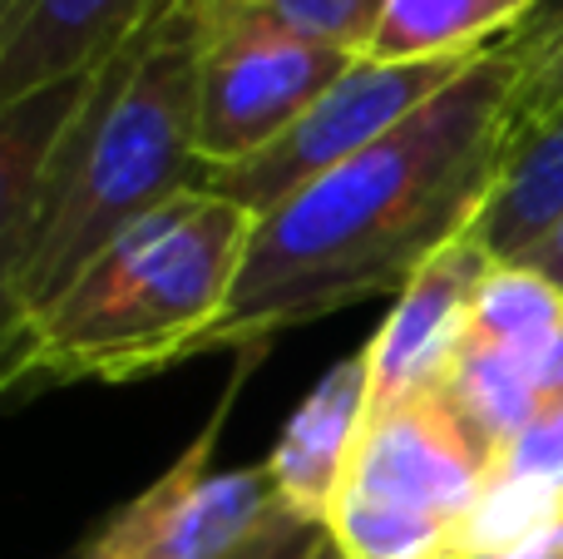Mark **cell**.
I'll return each mask as SVG.
<instances>
[{"label":"cell","instance_id":"cell-1","mask_svg":"<svg viewBox=\"0 0 563 559\" xmlns=\"http://www.w3.org/2000/svg\"><path fill=\"white\" fill-rule=\"evenodd\" d=\"M505 154L509 55L495 45L380 144L257 218L233 293L194 357L247 352L287 327L400 293L475 228Z\"/></svg>","mask_w":563,"mask_h":559},{"label":"cell","instance_id":"cell-2","mask_svg":"<svg viewBox=\"0 0 563 559\" xmlns=\"http://www.w3.org/2000/svg\"><path fill=\"white\" fill-rule=\"evenodd\" d=\"M0 114V332H10L45 313L124 228L203 188L194 0H178L89 79Z\"/></svg>","mask_w":563,"mask_h":559},{"label":"cell","instance_id":"cell-3","mask_svg":"<svg viewBox=\"0 0 563 559\" xmlns=\"http://www.w3.org/2000/svg\"><path fill=\"white\" fill-rule=\"evenodd\" d=\"M257 218L194 188L114 238L45 313L0 332V392L134 382L194 357L218 322Z\"/></svg>","mask_w":563,"mask_h":559},{"label":"cell","instance_id":"cell-4","mask_svg":"<svg viewBox=\"0 0 563 559\" xmlns=\"http://www.w3.org/2000/svg\"><path fill=\"white\" fill-rule=\"evenodd\" d=\"M489 481L495 461L440 386L400 396L371 406L327 535L346 559H470Z\"/></svg>","mask_w":563,"mask_h":559},{"label":"cell","instance_id":"cell-5","mask_svg":"<svg viewBox=\"0 0 563 559\" xmlns=\"http://www.w3.org/2000/svg\"><path fill=\"white\" fill-rule=\"evenodd\" d=\"M198 10V6H194ZM361 55L247 15H198V158L228 168L282 139Z\"/></svg>","mask_w":563,"mask_h":559},{"label":"cell","instance_id":"cell-6","mask_svg":"<svg viewBox=\"0 0 563 559\" xmlns=\"http://www.w3.org/2000/svg\"><path fill=\"white\" fill-rule=\"evenodd\" d=\"M470 59H366L361 55L297 124L282 139L263 149V154L243 158L228 168H208L203 188L228 204L247 208L253 218L273 213L277 204H287L297 188H307L311 178L331 174L336 164L366 154L371 144L400 129L416 109H426L435 95H445L470 65Z\"/></svg>","mask_w":563,"mask_h":559},{"label":"cell","instance_id":"cell-7","mask_svg":"<svg viewBox=\"0 0 563 559\" xmlns=\"http://www.w3.org/2000/svg\"><path fill=\"white\" fill-rule=\"evenodd\" d=\"M218 421L69 559H223L282 505L267 465H213Z\"/></svg>","mask_w":563,"mask_h":559},{"label":"cell","instance_id":"cell-8","mask_svg":"<svg viewBox=\"0 0 563 559\" xmlns=\"http://www.w3.org/2000/svg\"><path fill=\"white\" fill-rule=\"evenodd\" d=\"M174 6L178 0H0V109L89 79Z\"/></svg>","mask_w":563,"mask_h":559},{"label":"cell","instance_id":"cell-9","mask_svg":"<svg viewBox=\"0 0 563 559\" xmlns=\"http://www.w3.org/2000/svg\"><path fill=\"white\" fill-rule=\"evenodd\" d=\"M489 257L475 238H455L445 243L406 287L396 293V307L371 337L366 362H371V406L400 402L416 392H435L445 382L450 362H455L460 342H465L475 297L485 287Z\"/></svg>","mask_w":563,"mask_h":559},{"label":"cell","instance_id":"cell-10","mask_svg":"<svg viewBox=\"0 0 563 559\" xmlns=\"http://www.w3.org/2000/svg\"><path fill=\"white\" fill-rule=\"evenodd\" d=\"M366 416H371V362L366 352H356L311 386V396L291 412L273 456H267V475H273L287 511L327 525L331 501H336L341 481H346L351 451H356L361 431H366Z\"/></svg>","mask_w":563,"mask_h":559},{"label":"cell","instance_id":"cell-11","mask_svg":"<svg viewBox=\"0 0 563 559\" xmlns=\"http://www.w3.org/2000/svg\"><path fill=\"white\" fill-rule=\"evenodd\" d=\"M440 396L450 402V412L465 421V431L479 441V451L495 461H505V451L525 436V426L544 406V366L515 357L505 347H489L465 337L450 362Z\"/></svg>","mask_w":563,"mask_h":559},{"label":"cell","instance_id":"cell-12","mask_svg":"<svg viewBox=\"0 0 563 559\" xmlns=\"http://www.w3.org/2000/svg\"><path fill=\"white\" fill-rule=\"evenodd\" d=\"M544 0H386L366 59H470L495 50Z\"/></svg>","mask_w":563,"mask_h":559},{"label":"cell","instance_id":"cell-13","mask_svg":"<svg viewBox=\"0 0 563 559\" xmlns=\"http://www.w3.org/2000/svg\"><path fill=\"white\" fill-rule=\"evenodd\" d=\"M554 223H563V114L549 129H539L534 139H525L519 149H509L499 184L489 194V204L479 208L470 238L489 257L515 263Z\"/></svg>","mask_w":563,"mask_h":559},{"label":"cell","instance_id":"cell-14","mask_svg":"<svg viewBox=\"0 0 563 559\" xmlns=\"http://www.w3.org/2000/svg\"><path fill=\"white\" fill-rule=\"evenodd\" d=\"M559 327H563V287H554L544 273H534L525 263H495L475 297L465 337L549 366Z\"/></svg>","mask_w":563,"mask_h":559},{"label":"cell","instance_id":"cell-15","mask_svg":"<svg viewBox=\"0 0 563 559\" xmlns=\"http://www.w3.org/2000/svg\"><path fill=\"white\" fill-rule=\"evenodd\" d=\"M499 45L509 55V149H519L563 114V0H544Z\"/></svg>","mask_w":563,"mask_h":559},{"label":"cell","instance_id":"cell-16","mask_svg":"<svg viewBox=\"0 0 563 559\" xmlns=\"http://www.w3.org/2000/svg\"><path fill=\"white\" fill-rule=\"evenodd\" d=\"M194 6H198V15L267 20V25H282V30H291V35H307V40H321V45L366 55L371 30H376L386 0H194Z\"/></svg>","mask_w":563,"mask_h":559},{"label":"cell","instance_id":"cell-17","mask_svg":"<svg viewBox=\"0 0 563 559\" xmlns=\"http://www.w3.org/2000/svg\"><path fill=\"white\" fill-rule=\"evenodd\" d=\"M495 481L525 485V491L563 505V396H549L539 406V416L525 426V436L505 451Z\"/></svg>","mask_w":563,"mask_h":559},{"label":"cell","instance_id":"cell-18","mask_svg":"<svg viewBox=\"0 0 563 559\" xmlns=\"http://www.w3.org/2000/svg\"><path fill=\"white\" fill-rule=\"evenodd\" d=\"M321 540H327V525L307 520V515L287 511V505H277V511L267 515L238 550H228L223 559H311Z\"/></svg>","mask_w":563,"mask_h":559},{"label":"cell","instance_id":"cell-19","mask_svg":"<svg viewBox=\"0 0 563 559\" xmlns=\"http://www.w3.org/2000/svg\"><path fill=\"white\" fill-rule=\"evenodd\" d=\"M515 263L534 267V273H544L554 287H563V223H554L544 238H539L534 248H529L525 257H515Z\"/></svg>","mask_w":563,"mask_h":559},{"label":"cell","instance_id":"cell-20","mask_svg":"<svg viewBox=\"0 0 563 559\" xmlns=\"http://www.w3.org/2000/svg\"><path fill=\"white\" fill-rule=\"evenodd\" d=\"M485 559H563V520L544 525V530H534L529 540L509 545V550H499V555H485Z\"/></svg>","mask_w":563,"mask_h":559},{"label":"cell","instance_id":"cell-21","mask_svg":"<svg viewBox=\"0 0 563 559\" xmlns=\"http://www.w3.org/2000/svg\"><path fill=\"white\" fill-rule=\"evenodd\" d=\"M549 396H563V327H559V342H554L549 366H544V402Z\"/></svg>","mask_w":563,"mask_h":559},{"label":"cell","instance_id":"cell-22","mask_svg":"<svg viewBox=\"0 0 563 559\" xmlns=\"http://www.w3.org/2000/svg\"><path fill=\"white\" fill-rule=\"evenodd\" d=\"M311 559H346V555H341V550H336V545H331V535H327V540H321V545H317V555H311Z\"/></svg>","mask_w":563,"mask_h":559}]
</instances>
